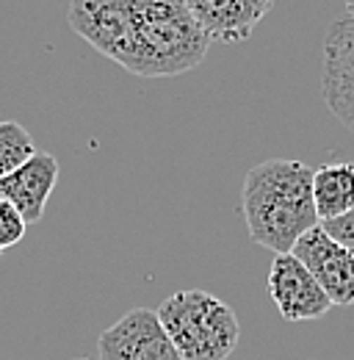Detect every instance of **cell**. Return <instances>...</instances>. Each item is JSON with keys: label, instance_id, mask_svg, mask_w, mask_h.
<instances>
[{"label": "cell", "instance_id": "obj_1", "mask_svg": "<svg viewBox=\"0 0 354 360\" xmlns=\"http://www.w3.org/2000/svg\"><path fill=\"white\" fill-rule=\"evenodd\" d=\"M249 238L274 255H285L318 227L313 205V167L291 158H271L252 167L241 194Z\"/></svg>", "mask_w": 354, "mask_h": 360}, {"label": "cell", "instance_id": "obj_2", "mask_svg": "<svg viewBox=\"0 0 354 360\" xmlns=\"http://www.w3.org/2000/svg\"><path fill=\"white\" fill-rule=\"evenodd\" d=\"M211 39L194 22L185 0H131V22L119 67L138 78H169L194 70Z\"/></svg>", "mask_w": 354, "mask_h": 360}, {"label": "cell", "instance_id": "obj_3", "mask_svg": "<svg viewBox=\"0 0 354 360\" xmlns=\"http://www.w3.org/2000/svg\"><path fill=\"white\" fill-rule=\"evenodd\" d=\"M155 314L180 360H227L238 347V316L208 291H177Z\"/></svg>", "mask_w": 354, "mask_h": 360}, {"label": "cell", "instance_id": "obj_4", "mask_svg": "<svg viewBox=\"0 0 354 360\" xmlns=\"http://www.w3.org/2000/svg\"><path fill=\"white\" fill-rule=\"evenodd\" d=\"M94 360H180L152 308H133L97 338Z\"/></svg>", "mask_w": 354, "mask_h": 360}, {"label": "cell", "instance_id": "obj_5", "mask_svg": "<svg viewBox=\"0 0 354 360\" xmlns=\"http://www.w3.org/2000/svg\"><path fill=\"white\" fill-rule=\"evenodd\" d=\"M315 277L332 305H354V252L329 238L321 225L308 230L291 250Z\"/></svg>", "mask_w": 354, "mask_h": 360}, {"label": "cell", "instance_id": "obj_6", "mask_svg": "<svg viewBox=\"0 0 354 360\" xmlns=\"http://www.w3.org/2000/svg\"><path fill=\"white\" fill-rule=\"evenodd\" d=\"M268 297L285 321L321 319L332 308L329 297L294 252L274 255L268 269Z\"/></svg>", "mask_w": 354, "mask_h": 360}, {"label": "cell", "instance_id": "obj_7", "mask_svg": "<svg viewBox=\"0 0 354 360\" xmlns=\"http://www.w3.org/2000/svg\"><path fill=\"white\" fill-rule=\"evenodd\" d=\"M55 180H58V161L50 153H34L22 167L0 178V200L14 205L25 219V225H34L44 217Z\"/></svg>", "mask_w": 354, "mask_h": 360}, {"label": "cell", "instance_id": "obj_8", "mask_svg": "<svg viewBox=\"0 0 354 360\" xmlns=\"http://www.w3.org/2000/svg\"><path fill=\"white\" fill-rule=\"evenodd\" d=\"M199 31L221 45H238L252 37L266 14L247 0H185Z\"/></svg>", "mask_w": 354, "mask_h": 360}, {"label": "cell", "instance_id": "obj_9", "mask_svg": "<svg viewBox=\"0 0 354 360\" xmlns=\"http://www.w3.org/2000/svg\"><path fill=\"white\" fill-rule=\"evenodd\" d=\"M313 205L318 225L354 208V164L335 161L313 169Z\"/></svg>", "mask_w": 354, "mask_h": 360}, {"label": "cell", "instance_id": "obj_10", "mask_svg": "<svg viewBox=\"0 0 354 360\" xmlns=\"http://www.w3.org/2000/svg\"><path fill=\"white\" fill-rule=\"evenodd\" d=\"M34 153H37L34 139L20 122H11V120L0 122V178L22 167Z\"/></svg>", "mask_w": 354, "mask_h": 360}, {"label": "cell", "instance_id": "obj_11", "mask_svg": "<svg viewBox=\"0 0 354 360\" xmlns=\"http://www.w3.org/2000/svg\"><path fill=\"white\" fill-rule=\"evenodd\" d=\"M25 227L28 225L20 217V211L6 200H0V255L25 238Z\"/></svg>", "mask_w": 354, "mask_h": 360}, {"label": "cell", "instance_id": "obj_12", "mask_svg": "<svg viewBox=\"0 0 354 360\" xmlns=\"http://www.w3.org/2000/svg\"><path fill=\"white\" fill-rule=\"evenodd\" d=\"M321 230H324L329 238H335L341 247H346V250L354 252V208L346 211L343 217H335V219H329V222H321Z\"/></svg>", "mask_w": 354, "mask_h": 360}, {"label": "cell", "instance_id": "obj_13", "mask_svg": "<svg viewBox=\"0 0 354 360\" xmlns=\"http://www.w3.org/2000/svg\"><path fill=\"white\" fill-rule=\"evenodd\" d=\"M247 3H252L255 8H261L263 14H268L271 11V6H274V0H247Z\"/></svg>", "mask_w": 354, "mask_h": 360}, {"label": "cell", "instance_id": "obj_14", "mask_svg": "<svg viewBox=\"0 0 354 360\" xmlns=\"http://www.w3.org/2000/svg\"><path fill=\"white\" fill-rule=\"evenodd\" d=\"M343 6H346V11H349V17H354V0H343Z\"/></svg>", "mask_w": 354, "mask_h": 360}, {"label": "cell", "instance_id": "obj_15", "mask_svg": "<svg viewBox=\"0 0 354 360\" xmlns=\"http://www.w3.org/2000/svg\"><path fill=\"white\" fill-rule=\"evenodd\" d=\"M346 128H349V131H352V134H354V114H352V120L346 122Z\"/></svg>", "mask_w": 354, "mask_h": 360}, {"label": "cell", "instance_id": "obj_16", "mask_svg": "<svg viewBox=\"0 0 354 360\" xmlns=\"http://www.w3.org/2000/svg\"><path fill=\"white\" fill-rule=\"evenodd\" d=\"M78 360H94V358H78Z\"/></svg>", "mask_w": 354, "mask_h": 360}]
</instances>
